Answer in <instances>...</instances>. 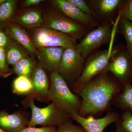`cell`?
Here are the masks:
<instances>
[{
    "mask_svg": "<svg viewBox=\"0 0 132 132\" xmlns=\"http://www.w3.org/2000/svg\"><path fill=\"white\" fill-rule=\"evenodd\" d=\"M43 0H26L22 4V8H27L33 6H37L41 3L43 2Z\"/></svg>",
    "mask_w": 132,
    "mask_h": 132,
    "instance_id": "31",
    "label": "cell"
},
{
    "mask_svg": "<svg viewBox=\"0 0 132 132\" xmlns=\"http://www.w3.org/2000/svg\"><path fill=\"white\" fill-rule=\"evenodd\" d=\"M67 1L84 13L92 15V11L86 1L84 0H67Z\"/></svg>",
    "mask_w": 132,
    "mask_h": 132,
    "instance_id": "28",
    "label": "cell"
},
{
    "mask_svg": "<svg viewBox=\"0 0 132 132\" xmlns=\"http://www.w3.org/2000/svg\"><path fill=\"white\" fill-rule=\"evenodd\" d=\"M38 64L34 58L29 55L13 66L12 71L18 76H22L31 78Z\"/></svg>",
    "mask_w": 132,
    "mask_h": 132,
    "instance_id": "21",
    "label": "cell"
},
{
    "mask_svg": "<svg viewBox=\"0 0 132 132\" xmlns=\"http://www.w3.org/2000/svg\"><path fill=\"white\" fill-rule=\"evenodd\" d=\"M3 29L11 39L23 46L31 57L34 58L37 56L38 50L35 47L31 38L25 28L11 22L7 24Z\"/></svg>",
    "mask_w": 132,
    "mask_h": 132,
    "instance_id": "16",
    "label": "cell"
},
{
    "mask_svg": "<svg viewBox=\"0 0 132 132\" xmlns=\"http://www.w3.org/2000/svg\"><path fill=\"white\" fill-rule=\"evenodd\" d=\"M114 34V27L109 22L104 23L88 32L76 47L84 59L102 45L111 40Z\"/></svg>",
    "mask_w": 132,
    "mask_h": 132,
    "instance_id": "6",
    "label": "cell"
},
{
    "mask_svg": "<svg viewBox=\"0 0 132 132\" xmlns=\"http://www.w3.org/2000/svg\"><path fill=\"white\" fill-rule=\"evenodd\" d=\"M48 98L71 116L79 114L81 99L73 93L58 72L50 73Z\"/></svg>",
    "mask_w": 132,
    "mask_h": 132,
    "instance_id": "2",
    "label": "cell"
},
{
    "mask_svg": "<svg viewBox=\"0 0 132 132\" xmlns=\"http://www.w3.org/2000/svg\"><path fill=\"white\" fill-rule=\"evenodd\" d=\"M56 132H86L80 125H74L72 119L58 127Z\"/></svg>",
    "mask_w": 132,
    "mask_h": 132,
    "instance_id": "26",
    "label": "cell"
},
{
    "mask_svg": "<svg viewBox=\"0 0 132 132\" xmlns=\"http://www.w3.org/2000/svg\"><path fill=\"white\" fill-rule=\"evenodd\" d=\"M18 1L6 0L0 5V28L10 23L16 13Z\"/></svg>",
    "mask_w": 132,
    "mask_h": 132,
    "instance_id": "20",
    "label": "cell"
},
{
    "mask_svg": "<svg viewBox=\"0 0 132 132\" xmlns=\"http://www.w3.org/2000/svg\"><path fill=\"white\" fill-rule=\"evenodd\" d=\"M13 72L9 68L5 56V48L0 47V77L5 78L10 76Z\"/></svg>",
    "mask_w": 132,
    "mask_h": 132,
    "instance_id": "25",
    "label": "cell"
},
{
    "mask_svg": "<svg viewBox=\"0 0 132 132\" xmlns=\"http://www.w3.org/2000/svg\"><path fill=\"white\" fill-rule=\"evenodd\" d=\"M118 14L132 22V0L125 1Z\"/></svg>",
    "mask_w": 132,
    "mask_h": 132,
    "instance_id": "27",
    "label": "cell"
},
{
    "mask_svg": "<svg viewBox=\"0 0 132 132\" xmlns=\"http://www.w3.org/2000/svg\"><path fill=\"white\" fill-rule=\"evenodd\" d=\"M119 116L118 113L111 111L102 118H95L93 117L85 118L79 114H73L70 117L72 119L79 124L86 132H103L107 127L115 123Z\"/></svg>",
    "mask_w": 132,
    "mask_h": 132,
    "instance_id": "11",
    "label": "cell"
},
{
    "mask_svg": "<svg viewBox=\"0 0 132 132\" xmlns=\"http://www.w3.org/2000/svg\"><path fill=\"white\" fill-rule=\"evenodd\" d=\"M116 27L126 42L127 50L132 58V22L119 14Z\"/></svg>",
    "mask_w": 132,
    "mask_h": 132,
    "instance_id": "22",
    "label": "cell"
},
{
    "mask_svg": "<svg viewBox=\"0 0 132 132\" xmlns=\"http://www.w3.org/2000/svg\"><path fill=\"white\" fill-rule=\"evenodd\" d=\"M30 78L32 82L33 89L31 94L27 96L44 102L49 101V79L45 69L38 63Z\"/></svg>",
    "mask_w": 132,
    "mask_h": 132,
    "instance_id": "13",
    "label": "cell"
},
{
    "mask_svg": "<svg viewBox=\"0 0 132 132\" xmlns=\"http://www.w3.org/2000/svg\"><path fill=\"white\" fill-rule=\"evenodd\" d=\"M115 124V132H132V113L123 112Z\"/></svg>",
    "mask_w": 132,
    "mask_h": 132,
    "instance_id": "24",
    "label": "cell"
},
{
    "mask_svg": "<svg viewBox=\"0 0 132 132\" xmlns=\"http://www.w3.org/2000/svg\"><path fill=\"white\" fill-rule=\"evenodd\" d=\"M29 120L20 112L0 111V128L7 132H19L28 126Z\"/></svg>",
    "mask_w": 132,
    "mask_h": 132,
    "instance_id": "17",
    "label": "cell"
},
{
    "mask_svg": "<svg viewBox=\"0 0 132 132\" xmlns=\"http://www.w3.org/2000/svg\"><path fill=\"white\" fill-rule=\"evenodd\" d=\"M64 48L42 47L38 48V64L50 73L58 72Z\"/></svg>",
    "mask_w": 132,
    "mask_h": 132,
    "instance_id": "14",
    "label": "cell"
},
{
    "mask_svg": "<svg viewBox=\"0 0 132 132\" xmlns=\"http://www.w3.org/2000/svg\"><path fill=\"white\" fill-rule=\"evenodd\" d=\"M56 127H42L40 128L27 127L19 132H56Z\"/></svg>",
    "mask_w": 132,
    "mask_h": 132,
    "instance_id": "29",
    "label": "cell"
},
{
    "mask_svg": "<svg viewBox=\"0 0 132 132\" xmlns=\"http://www.w3.org/2000/svg\"><path fill=\"white\" fill-rule=\"evenodd\" d=\"M106 71L112 73L123 86L132 84V58L126 46H122L111 57Z\"/></svg>",
    "mask_w": 132,
    "mask_h": 132,
    "instance_id": "9",
    "label": "cell"
},
{
    "mask_svg": "<svg viewBox=\"0 0 132 132\" xmlns=\"http://www.w3.org/2000/svg\"><path fill=\"white\" fill-rule=\"evenodd\" d=\"M11 22L25 29H35L43 27L44 23L43 14L38 9L28 8L16 12Z\"/></svg>",
    "mask_w": 132,
    "mask_h": 132,
    "instance_id": "15",
    "label": "cell"
},
{
    "mask_svg": "<svg viewBox=\"0 0 132 132\" xmlns=\"http://www.w3.org/2000/svg\"><path fill=\"white\" fill-rule=\"evenodd\" d=\"M71 90L80 97L81 105L79 115L99 118L112 110L113 99L122 91L123 86L111 73L105 71L88 82L75 84Z\"/></svg>",
    "mask_w": 132,
    "mask_h": 132,
    "instance_id": "1",
    "label": "cell"
},
{
    "mask_svg": "<svg viewBox=\"0 0 132 132\" xmlns=\"http://www.w3.org/2000/svg\"><path fill=\"white\" fill-rule=\"evenodd\" d=\"M11 39L3 28H0V47L5 48Z\"/></svg>",
    "mask_w": 132,
    "mask_h": 132,
    "instance_id": "30",
    "label": "cell"
},
{
    "mask_svg": "<svg viewBox=\"0 0 132 132\" xmlns=\"http://www.w3.org/2000/svg\"><path fill=\"white\" fill-rule=\"evenodd\" d=\"M122 46H118L91 54L85 61L80 77L74 85L84 84L99 74L106 71L110 59L120 50Z\"/></svg>",
    "mask_w": 132,
    "mask_h": 132,
    "instance_id": "7",
    "label": "cell"
},
{
    "mask_svg": "<svg viewBox=\"0 0 132 132\" xmlns=\"http://www.w3.org/2000/svg\"><path fill=\"white\" fill-rule=\"evenodd\" d=\"M112 105L132 113V84L123 86L122 91L113 99Z\"/></svg>",
    "mask_w": 132,
    "mask_h": 132,
    "instance_id": "18",
    "label": "cell"
},
{
    "mask_svg": "<svg viewBox=\"0 0 132 132\" xmlns=\"http://www.w3.org/2000/svg\"><path fill=\"white\" fill-rule=\"evenodd\" d=\"M124 2L123 0H94L87 3L92 15L101 20L109 21L116 14H119Z\"/></svg>",
    "mask_w": 132,
    "mask_h": 132,
    "instance_id": "12",
    "label": "cell"
},
{
    "mask_svg": "<svg viewBox=\"0 0 132 132\" xmlns=\"http://www.w3.org/2000/svg\"><path fill=\"white\" fill-rule=\"evenodd\" d=\"M0 132H7L5 131H4V130H2V129H1V128H0Z\"/></svg>",
    "mask_w": 132,
    "mask_h": 132,
    "instance_id": "33",
    "label": "cell"
},
{
    "mask_svg": "<svg viewBox=\"0 0 132 132\" xmlns=\"http://www.w3.org/2000/svg\"><path fill=\"white\" fill-rule=\"evenodd\" d=\"M50 2L55 9L89 29L99 26V22L92 15L82 12L67 0H53Z\"/></svg>",
    "mask_w": 132,
    "mask_h": 132,
    "instance_id": "10",
    "label": "cell"
},
{
    "mask_svg": "<svg viewBox=\"0 0 132 132\" xmlns=\"http://www.w3.org/2000/svg\"><path fill=\"white\" fill-rule=\"evenodd\" d=\"M42 27L51 29L70 36L76 40L82 39L89 29L70 19L54 8L43 14Z\"/></svg>",
    "mask_w": 132,
    "mask_h": 132,
    "instance_id": "4",
    "label": "cell"
},
{
    "mask_svg": "<svg viewBox=\"0 0 132 132\" xmlns=\"http://www.w3.org/2000/svg\"><path fill=\"white\" fill-rule=\"evenodd\" d=\"M30 38L36 49L42 47H76L77 40L59 31L41 27L32 29Z\"/></svg>",
    "mask_w": 132,
    "mask_h": 132,
    "instance_id": "5",
    "label": "cell"
},
{
    "mask_svg": "<svg viewBox=\"0 0 132 132\" xmlns=\"http://www.w3.org/2000/svg\"><path fill=\"white\" fill-rule=\"evenodd\" d=\"M85 59L76 47L64 49L58 73L71 87L77 82L83 71Z\"/></svg>",
    "mask_w": 132,
    "mask_h": 132,
    "instance_id": "8",
    "label": "cell"
},
{
    "mask_svg": "<svg viewBox=\"0 0 132 132\" xmlns=\"http://www.w3.org/2000/svg\"><path fill=\"white\" fill-rule=\"evenodd\" d=\"M13 93L19 95H29L33 89L32 82L31 78L26 76H18L12 83Z\"/></svg>",
    "mask_w": 132,
    "mask_h": 132,
    "instance_id": "23",
    "label": "cell"
},
{
    "mask_svg": "<svg viewBox=\"0 0 132 132\" xmlns=\"http://www.w3.org/2000/svg\"><path fill=\"white\" fill-rule=\"evenodd\" d=\"M6 0H0V5L4 2Z\"/></svg>",
    "mask_w": 132,
    "mask_h": 132,
    "instance_id": "32",
    "label": "cell"
},
{
    "mask_svg": "<svg viewBox=\"0 0 132 132\" xmlns=\"http://www.w3.org/2000/svg\"><path fill=\"white\" fill-rule=\"evenodd\" d=\"M5 52L8 64L13 66L22 59L30 55L23 46L12 39L5 48Z\"/></svg>",
    "mask_w": 132,
    "mask_h": 132,
    "instance_id": "19",
    "label": "cell"
},
{
    "mask_svg": "<svg viewBox=\"0 0 132 132\" xmlns=\"http://www.w3.org/2000/svg\"><path fill=\"white\" fill-rule=\"evenodd\" d=\"M24 101L32 112V116L29 121L28 127H35L37 125L42 127H56L71 119L70 116L52 102L47 106L40 108L36 105L34 99L27 96Z\"/></svg>",
    "mask_w": 132,
    "mask_h": 132,
    "instance_id": "3",
    "label": "cell"
}]
</instances>
